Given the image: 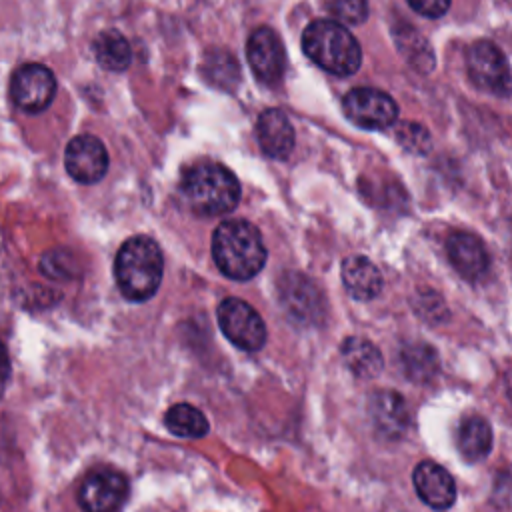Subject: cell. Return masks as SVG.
Listing matches in <instances>:
<instances>
[{"label":"cell","mask_w":512,"mask_h":512,"mask_svg":"<svg viewBox=\"0 0 512 512\" xmlns=\"http://www.w3.org/2000/svg\"><path fill=\"white\" fill-rule=\"evenodd\" d=\"M412 482L420 500L432 510H448L456 500L454 478L444 466L432 460H422L414 468Z\"/></svg>","instance_id":"cell-14"},{"label":"cell","mask_w":512,"mask_h":512,"mask_svg":"<svg viewBox=\"0 0 512 512\" xmlns=\"http://www.w3.org/2000/svg\"><path fill=\"white\" fill-rule=\"evenodd\" d=\"M8 380H10V358H8L6 346L0 342V400H2L4 392H6Z\"/></svg>","instance_id":"cell-28"},{"label":"cell","mask_w":512,"mask_h":512,"mask_svg":"<svg viewBox=\"0 0 512 512\" xmlns=\"http://www.w3.org/2000/svg\"><path fill=\"white\" fill-rule=\"evenodd\" d=\"M40 270L44 276L54 280H72L80 272L76 256L66 248H52L44 252L40 258Z\"/></svg>","instance_id":"cell-23"},{"label":"cell","mask_w":512,"mask_h":512,"mask_svg":"<svg viewBox=\"0 0 512 512\" xmlns=\"http://www.w3.org/2000/svg\"><path fill=\"white\" fill-rule=\"evenodd\" d=\"M216 316L222 334L236 348L244 352H256L266 344V324L248 302L228 296L218 304Z\"/></svg>","instance_id":"cell-5"},{"label":"cell","mask_w":512,"mask_h":512,"mask_svg":"<svg viewBox=\"0 0 512 512\" xmlns=\"http://www.w3.org/2000/svg\"><path fill=\"white\" fill-rule=\"evenodd\" d=\"M304 54L322 70L352 76L362 62L356 36L336 20H314L302 32Z\"/></svg>","instance_id":"cell-3"},{"label":"cell","mask_w":512,"mask_h":512,"mask_svg":"<svg viewBox=\"0 0 512 512\" xmlns=\"http://www.w3.org/2000/svg\"><path fill=\"white\" fill-rule=\"evenodd\" d=\"M446 254L454 270L466 280H478L490 266L484 242L472 232H452L446 240Z\"/></svg>","instance_id":"cell-15"},{"label":"cell","mask_w":512,"mask_h":512,"mask_svg":"<svg viewBox=\"0 0 512 512\" xmlns=\"http://www.w3.org/2000/svg\"><path fill=\"white\" fill-rule=\"evenodd\" d=\"M456 444L464 460H484L492 450V428L482 416H466L456 432Z\"/></svg>","instance_id":"cell-18"},{"label":"cell","mask_w":512,"mask_h":512,"mask_svg":"<svg viewBox=\"0 0 512 512\" xmlns=\"http://www.w3.org/2000/svg\"><path fill=\"white\" fill-rule=\"evenodd\" d=\"M54 94L56 78L48 66L28 62L14 70L10 80V96L20 110L28 114L42 112L52 104Z\"/></svg>","instance_id":"cell-8"},{"label":"cell","mask_w":512,"mask_h":512,"mask_svg":"<svg viewBox=\"0 0 512 512\" xmlns=\"http://www.w3.org/2000/svg\"><path fill=\"white\" fill-rule=\"evenodd\" d=\"M284 310L300 324H318L324 314V298L318 286L300 272H284L278 284Z\"/></svg>","instance_id":"cell-11"},{"label":"cell","mask_w":512,"mask_h":512,"mask_svg":"<svg viewBox=\"0 0 512 512\" xmlns=\"http://www.w3.org/2000/svg\"><path fill=\"white\" fill-rule=\"evenodd\" d=\"M342 108L352 124L366 130H382L398 120V106L394 98L376 88H352L344 96Z\"/></svg>","instance_id":"cell-7"},{"label":"cell","mask_w":512,"mask_h":512,"mask_svg":"<svg viewBox=\"0 0 512 512\" xmlns=\"http://www.w3.org/2000/svg\"><path fill=\"white\" fill-rule=\"evenodd\" d=\"M182 194L200 216H222L240 202V182L234 172L218 162L192 166L182 180Z\"/></svg>","instance_id":"cell-4"},{"label":"cell","mask_w":512,"mask_h":512,"mask_svg":"<svg viewBox=\"0 0 512 512\" xmlns=\"http://www.w3.org/2000/svg\"><path fill=\"white\" fill-rule=\"evenodd\" d=\"M64 168L80 184H94L108 172V152L92 134L74 136L64 150Z\"/></svg>","instance_id":"cell-10"},{"label":"cell","mask_w":512,"mask_h":512,"mask_svg":"<svg viewBox=\"0 0 512 512\" xmlns=\"http://www.w3.org/2000/svg\"><path fill=\"white\" fill-rule=\"evenodd\" d=\"M466 68L472 82L494 94L506 98L510 94V68L504 52L490 40H478L466 54Z\"/></svg>","instance_id":"cell-6"},{"label":"cell","mask_w":512,"mask_h":512,"mask_svg":"<svg viewBox=\"0 0 512 512\" xmlns=\"http://www.w3.org/2000/svg\"><path fill=\"white\" fill-rule=\"evenodd\" d=\"M162 274L164 258L150 236H132L120 246L114 260V278L126 300H150L160 288Z\"/></svg>","instance_id":"cell-2"},{"label":"cell","mask_w":512,"mask_h":512,"mask_svg":"<svg viewBox=\"0 0 512 512\" xmlns=\"http://www.w3.org/2000/svg\"><path fill=\"white\" fill-rule=\"evenodd\" d=\"M246 58L254 76L264 84H278L286 70V52L280 36L268 28H256L246 44Z\"/></svg>","instance_id":"cell-9"},{"label":"cell","mask_w":512,"mask_h":512,"mask_svg":"<svg viewBox=\"0 0 512 512\" xmlns=\"http://www.w3.org/2000/svg\"><path fill=\"white\" fill-rule=\"evenodd\" d=\"M336 20L346 24H362L368 18V0H324Z\"/></svg>","instance_id":"cell-25"},{"label":"cell","mask_w":512,"mask_h":512,"mask_svg":"<svg viewBox=\"0 0 512 512\" xmlns=\"http://www.w3.org/2000/svg\"><path fill=\"white\" fill-rule=\"evenodd\" d=\"M396 138L404 148L418 152V154H422L430 148V136L424 130V126H420V124H410V122L402 124V128L396 132Z\"/></svg>","instance_id":"cell-26"},{"label":"cell","mask_w":512,"mask_h":512,"mask_svg":"<svg viewBox=\"0 0 512 512\" xmlns=\"http://www.w3.org/2000/svg\"><path fill=\"white\" fill-rule=\"evenodd\" d=\"M410 8L424 18H440L448 12L450 0H408Z\"/></svg>","instance_id":"cell-27"},{"label":"cell","mask_w":512,"mask_h":512,"mask_svg":"<svg viewBox=\"0 0 512 512\" xmlns=\"http://www.w3.org/2000/svg\"><path fill=\"white\" fill-rule=\"evenodd\" d=\"M164 422L172 434H176L180 438H190V440L202 438L210 430L208 418L202 414V410H198L196 406L186 404V402L170 406L164 416Z\"/></svg>","instance_id":"cell-22"},{"label":"cell","mask_w":512,"mask_h":512,"mask_svg":"<svg viewBox=\"0 0 512 512\" xmlns=\"http://www.w3.org/2000/svg\"><path fill=\"white\" fill-rule=\"evenodd\" d=\"M368 416L384 440H400L410 426V410L396 390H376L368 400Z\"/></svg>","instance_id":"cell-13"},{"label":"cell","mask_w":512,"mask_h":512,"mask_svg":"<svg viewBox=\"0 0 512 512\" xmlns=\"http://www.w3.org/2000/svg\"><path fill=\"white\" fill-rule=\"evenodd\" d=\"M342 360L346 368L356 376V378H374L380 374L384 360L380 350L366 338L360 336H348L342 342Z\"/></svg>","instance_id":"cell-19"},{"label":"cell","mask_w":512,"mask_h":512,"mask_svg":"<svg viewBox=\"0 0 512 512\" xmlns=\"http://www.w3.org/2000/svg\"><path fill=\"white\" fill-rule=\"evenodd\" d=\"M126 496L128 480L114 470H94L78 488V504L84 512H116Z\"/></svg>","instance_id":"cell-12"},{"label":"cell","mask_w":512,"mask_h":512,"mask_svg":"<svg viewBox=\"0 0 512 512\" xmlns=\"http://www.w3.org/2000/svg\"><path fill=\"white\" fill-rule=\"evenodd\" d=\"M204 68H218V74H214L208 82L216 84L218 88H232L238 82V66L232 54L228 52H210L206 56Z\"/></svg>","instance_id":"cell-24"},{"label":"cell","mask_w":512,"mask_h":512,"mask_svg":"<svg viewBox=\"0 0 512 512\" xmlns=\"http://www.w3.org/2000/svg\"><path fill=\"white\" fill-rule=\"evenodd\" d=\"M342 284L356 300H372L380 294L384 280L378 266L366 256H348L342 262Z\"/></svg>","instance_id":"cell-17"},{"label":"cell","mask_w":512,"mask_h":512,"mask_svg":"<svg viewBox=\"0 0 512 512\" xmlns=\"http://www.w3.org/2000/svg\"><path fill=\"white\" fill-rule=\"evenodd\" d=\"M400 366L408 380L424 384L438 372V352L426 342H410L400 348Z\"/></svg>","instance_id":"cell-20"},{"label":"cell","mask_w":512,"mask_h":512,"mask_svg":"<svg viewBox=\"0 0 512 512\" xmlns=\"http://www.w3.org/2000/svg\"><path fill=\"white\" fill-rule=\"evenodd\" d=\"M266 246L260 230L248 220H224L212 234V258L218 270L232 280H250L266 264Z\"/></svg>","instance_id":"cell-1"},{"label":"cell","mask_w":512,"mask_h":512,"mask_svg":"<svg viewBox=\"0 0 512 512\" xmlns=\"http://www.w3.org/2000/svg\"><path fill=\"white\" fill-rule=\"evenodd\" d=\"M256 138L262 152L274 160H286L294 150V128L278 108H268L258 116Z\"/></svg>","instance_id":"cell-16"},{"label":"cell","mask_w":512,"mask_h":512,"mask_svg":"<svg viewBox=\"0 0 512 512\" xmlns=\"http://www.w3.org/2000/svg\"><path fill=\"white\" fill-rule=\"evenodd\" d=\"M92 52L96 62L110 72L126 70L132 60V50L128 40L116 30L100 32L92 42Z\"/></svg>","instance_id":"cell-21"}]
</instances>
